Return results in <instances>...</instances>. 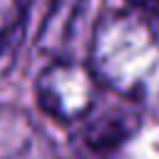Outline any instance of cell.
Here are the masks:
<instances>
[{
    "instance_id": "cell-5",
    "label": "cell",
    "mask_w": 159,
    "mask_h": 159,
    "mask_svg": "<svg viewBox=\"0 0 159 159\" xmlns=\"http://www.w3.org/2000/svg\"><path fill=\"white\" fill-rule=\"evenodd\" d=\"M40 139V132L22 109L0 104V159H30Z\"/></svg>"
},
{
    "instance_id": "cell-7",
    "label": "cell",
    "mask_w": 159,
    "mask_h": 159,
    "mask_svg": "<svg viewBox=\"0 0 159 159\" xmlns=\"http://www.w3.org/2000/svg\"><path fill=\"white\" fill-rule=\"evenodd\" d=\"M129 10L149 17V20H157L159 17V0H127Z\"/></svg>"
},
{
    "instance_id": "cell-3",
    "label": "cell",
    "mask_w": 159,
    "mask_h": 159,
    "mask_svg": "<svg viewBox=\"0 0 159 159\" xmlns=\"http://www.w3.org/2000/svg\"><path fill=\"white\" fill-rule=\"evenodd\" d=\"M142 129V112L129 99H114L104 107H94L92 114L84 119L82 139L92 152L107 154L127 144Z\"/></svg>"
},
{
    "instance_id": "cell-4",
    "label": "cell",
    "mask_w": 159,
    "mask_h": 159,
    "mask_svg": "<svg viewBox=\"0 0 159 159\" xmlns=\"http://www.w3.org/2000/svg\"><path fill=\"white\" fill-rule=\"evenodd\" d=\"M92 0H52L45 15V25L40 30L37 45L45 55L55 60H70L67 52L72 50L77 27L87 12Z\"/></svg>"
},
{
    "instance_id": "cell-1",
    "label": "cell",
    "mask_w": 159,
    "mask_h": 159,
    "mask_svg": "<svg viewBox=\"0 0 159 159\" xmlns=\"http://www.w3.org/2000/svg\"><path fill=\"white\" fill-rule=\"evenodd\" d=\"M89 67L117 97L159 102V25L134 10L107 12L94 25Z\"/></svg>"
},
{
    "instance_id": "cell-2",
    "label": "cell",
    "mask_w": 159,
    "mask_h": 159,
    "mask_svg": "<svg viewBox=\"0 0 159 159\" xmlns=\"http://www.w3.org/2000/svg\"><path fill=\"white\" fill-rule=\"evenodd\" d=\"M35 97L45 114L57 122H80L99 99V80L77 60H52L35 82Z\"/></svg>"
},
{
    "instance_id": "cell-8",
    "label": "cell",
    "mask_w": 159,
    "mask_h": 159,
    "mask_svg": "<svg viewBox=\"0 0 159 159\" xmlns=\"http://www.w3.org/2000/svg\"><path fill=\"white\" fill-rule=\"evenodd\" d=\"M15 2H17V5H20V10H22V15H25V12H27V7H30V2H32V0H15Z\"/></svg>"
},
{
    "instance_id": "cell-6",
    "label": "cell",
    "mask_w": 159,
    "mask_h": 159,
    "mask_svg": "<svg viewBox=\"0 0 159 159\" xmlns=\"http://www.w3.org/2000/svg\"><path fill=\"white\" fill-rule=\"evenodd\" d=\"M22 10L15 0H0V47L5 45V40H10L22 20Z\"/></svg>"
}]
</instances>
